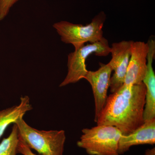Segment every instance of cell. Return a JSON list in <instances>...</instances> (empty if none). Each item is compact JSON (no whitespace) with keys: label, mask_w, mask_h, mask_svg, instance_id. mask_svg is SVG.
I'll return each mask as SVG.
<instances>
[{"label":"cell","mask_w":155,"mask_h":155,"mask_svg":"<svg viewBox=\"0 0 155 155\" xmlns=\"http://www.w3.org/2000/svg\"><path fill=\"white\" fill-rule=\"evenodd\" d=\"M106 18L105 14L101 12L86 25L61 21L55 23L53 26L61 37V41L72 45L76 49L85 43H94L103 38V28Z\"/></svg>","instance_id":"4"},{"label":"cell","mask_w":155,"mask_h":155,"mask_svg":"<svg viewBox=\"0 0 155 155\" xmlns=\"http://www.w3.org/2000/svg\"><path fill=\"white\" fill-rule=\"evenodd\" d=\"M19 142L17 146V153L22 154L23 155H36L31 151L30 148L27 146L22 137L19 135Z\"/></svg>","instance_id":"14"},{"label":"cell","mask_w":155,"mask_h":155,"mask_svg":"<svg viewBox=\"0 0 155 155\" xmlns=\"http://www.w3.org/2000/svg\"><path fill=\"white\" fill-rule=\"evenodd\" d=\"M100 65V68L96 71H87L84 78L90 84L92 89L94 99L95 122L105 105L113 71L109 63L106 64L101 63Z\"/></svg>","instance_id":"7"},{"label":"cell","mask_w":155,"mask_h":155,"mask_svg":"<svg viewBox=\"0 0 155 155\" xmlns=\"http://www.w3.org/2000/svg\"><path fill=\"white\" fill-rule=\"evenodd\" d=\"M132 41H122L114 43L111 48V61L109 62L114 71L111 77L110 87L111 93L115 92L124 84L130 61Z\"/></svg>","instance_id":"6"},{"label":"cell","mask_w":155,"mask_h":155,"mask_svg":"<svg viewBox=\"0 0 155 155\" xmlns=\"http://www.w3.org/2000/svg\"><path fill=\"white\" fill-rule=\"evenodd\" d=\"M32 109L29 97L25 96L21 97L18 105L0 111V138L9 125L23 118L25 114Z\"/></svg>","instance_id":"11"},{"label":"cell","mask_w":155,"mask_h":155,"mask_svg":"<svg viewBox=\"0 0 155 155\" xmlns=\"http://www.w3.org/2000/svg\"><path fill=\"white\" fill-rule=\"evenodd\" d=\"M14 124L27 146L40 155H63L66 138L64 130H37L28 125L23 118Z\"/></svg>","instance_id":"2"},{"label":"cell","mask_w":155,"mask_h":155,"mask_svg":"<svg viewBox=\"0 0 155 155\" xmlns=\"http://www.w3.org/2000/svg\"><path fill=\"white\" fill-rule=\"evenodd\" d=\"M149 50L147 57L146 73L143 82L146 88L143 119L144 121L155 118V75L153 63L155 54V41L153 39L147 42Z\"/></svg>","instance_id":"9"},{"label":"cell","mask_w":155,"mask_h":155,"mask_svg":"<svg viewBox=\"0 0 155 155\" xmlns=\"http://www.w3.org/2000/svg\"><path fill=\"white\" fill-rule=\"evenodd\" d=\"M78 146L90 155H119V142L122 135L118 128L111 125H97L84 128Z\"/></svg>","instance_id":"3"},{"label":"cell","mask_w":155,"mask_h":155,"mask_svg":"<svg viewBox=\"0 0 155 155\" xmlns=\"http://www.w3.org/2000/svg\"><path fill=\"white\" fill-rule=\"evenodd\" d=\"M148 50L147 43L133 41L124 84L134 85L142 83L146 73Z\"/></svg>","instance_id":"8"},{"label":"cell","mask_w":155,"mask_h":155,"mask_svg":"<svg viewBox=\"0 0 155 155\" xmlns=\"http://www.w3.org/2000/svg\"><path fill=\"white\" fill-rule=\"evenodd\" d=\"M20 0H0V21L8 14L13 6Z\"/></svg>","instance_id":"13"},{"label":"cell","mask_w":155,"mask_h":155,"mask_svg":"<svg viewBox=\"0 0 155 155\" xmlns=\"http://www.w3.org/2000/svg\"><path fill=\"white\" fill-rule=\"evenodd\" d=\"M111 48L107 40L103 37L100 41L90 43L75 49L68 56V72L60 87H64L78 82L84 78L88 70L86 69V59L92 54L105 57L110 53Z\"/></svg>","instance_id":"5"},{"label":"cell","mask_w":155,"mask_h":155,"mask_svg":"<svg viewBox=\"0 0 155 155\" xmlns=\"http://www.w3.org/2000/svg\"><path fill=\"white\" fill-rule=\"evenodd\" d=\"M155 143V118L144 121L137 129L127 135H122L119 142V154H122L133 146L153 145Z\"/></svg>","instance_id":"10"},{"label":"cell","mask_w":155,"mask_h":155,"mask_svg":"<svg viewBox=\"0 0 155 155\" xmlns=\"http://www.w3.org/2000/svg\"><path fill=\"white\" fill-rule=\"evenodd\" d=\"M155 148L151 150H148L147 151L145 155H155Z\"/></svg>","instance_id":"15"},{"label":"cell","mask_w":155,"mask_h":155,"mask_svg":"<svg viewBox=\"0 0 155 155\" xmlns=\"http://www.w3.org/2000/svg\"><path fill=\"white\" fill-rule=\"evenodd\" d=\"M14 124L10 135L3 139L0 143V155H16L17 153L18 129L17 125Z\"/></svg>","instance_id":"12"},{"label":"cell","mask_w":155,"mask_h":155,"mask_svg":"<svg viewBox=\"0 0 155 155\" xmlns=\"http://www.w3.org/2000/svg\"><path fill=\"white\" fill-rule=\"evenodd\" d=\"M146 92L143 82L134 85L123 84L107 97L96 121L97 125L114 126L122 135L130 134L144 123Z\"/></svg>","instance_id":"1"}]
</instances>
